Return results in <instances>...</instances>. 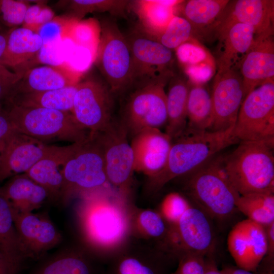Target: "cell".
<instances>
[{"label": "cell", "mask_w": 274, "mask_h": 274, "mask_svg": "<svg viewBox=\"0 0 274 274\" xmlns=\"http://www.w3.org/2000/svg\"><path fill=\"white\" fill-rule=\"evenodd\" d=\"M233 128L213 131L187 126L172 140L165 166L153 176L157 186H161L173 178L192 173L210 161L217 153L239 143Z\"/></svg>", "instance_id": "6da1fadb"}, {"label": "cell", "mask_w": 274, "mask_h": 274, "mask_svg": "<svg viewBox=\"0 0 274 274\" xmlns=\"http://www.w3.org/2000/svg\"><path fill=\"white\" fill-rule=\"evenodd\" d=\"M273 149L259 142L241 141L223 158V167L229 182L239 195L274 192Z\"/></svg>", "instance_id": "7a4b0ae2"}, {"label": "cell", "mask_w": 274, "mask_h": 274, "mask_svg": "<svg viewBox=\"0 0 274 274\" xmlns=\"http://www.w3.org/2000/svg\"><path fill=\"white\" fill-rule=\"evenodd\" d=\"M6 113L17 130L44 143L58 140L79 143L90 136V131L68 112L11 105Z\"/></svg>", "instance_id": "3957f363"}, {"label": "cell", "mask_w": 274, "mask_h": 274, "mask_svg": "<svg viewBox=\"0 0 274 274\" xmlns=\"http://www.w3.org/2000/svg\"><path fill=\"white\" fill-rule=\"evenodd\" d=\"M191 173L187 190L198 208L218 219L233 213L240 195L225 174L222 158L211 160Z\"/></svg>", "instance_id": "277c9868"}, {"label": "cell", "mask_w": 274, "mask_h": 274, "mask_svg": "<svg viewBox=\"0 0 274 274\" xmlns=\"http://www.w3.org/2000/svg\"><path fill=\"white\" fill-rule=\"evenodd\" d=\"M94 62L115 95L125 94L133 84V67L126 38L116 23L103 21Z\"/></svg>", "instance_id": "5b68a950"}, {"label": "cell", "mask_w": 274, "mask_h": 274, "mask_svg": "<svg viewBox=\"0 0 274 274\" xmlns=\"http://www.w3.org/2000/svg\"><path fill=\"white\" fill-rule=\"evenodd\" d=\"M171 77L135 86L126 92L129 93L118 119L125 127L129 138L145 128L159 129L166 125L167 115L164 87Z\"/></svg>", "instance_id": "8992f818"}, {"label": "cell", "mask_w": 274, "mask_h": 274, "mask_svg": "<svg viewBox=\"0 0 274 274\" xmlns=\"http://www.w3.org/2000/svg\"><path fill=\"white\" fill-rule=\"evenodd\" d=\"M63 184L59 200L66 202L76 192L102 186L108 180L102 149L90 134L84 142L76 144L62 169Z\"/></svg>", "instance_id": "52a82bcc"}, {"label": "cell", "mask_w": 274, "mask_h": 274, "mask_svg": "<svg viewBox=\"0 0 274 274\" xmlns=\"http://www.w3.org/2000/svg\"><path fill=\"white\" fill-rule=\"evenodd\" d=\"M240 141L274 147V80L267 81L244 98L233 128Z\"/></svg>", "instance_id": "ba28073f"}, {"label": "cell", "mask_w": 274, "mask_h": 274, "mask_svg": "<svg viewBox=\"0 0 274 274\" xmlns=\"http://www.w3.org/2000/svg\"><path fill=\"white\" fill-rule=\"evenodd\" d=\"M114 95L106 82L95 80L79 82L72 113L90 133L99 132L115 118Z\"/></svg>", "instance_id": "9c48e42d"}, {"label": "cell", "mask_w": 274, "mask_h": 274, "mask_svg": "<svg viewBox=\"0 0 274 274\" xmlns=\"http://www.w3.org/2000/svg\"><path fill=\"white\" fill-rule=\"evenodd\" d=\"M126 39L133 67L134 79L131 87L174 75L172 50L157 40L138 32L132 33Z\"/></svg>", "instance_id": "30bf717a"}, {"label": "cell", "mask_w": 274, "mask_h": 274, "mask_svg": "<svg viewBox=\"0 0 274 274\" xmlns=\"http://www.w3.org/2000/svg\"><path fill=\"white\" fill-rule=\"evenodd\" d=\"M90 134L102 149L108 180L117 186L125 185L134 171V157L124 126L115 117L103 130Z\"/></svg>", "instance_id": "8fae6325"}, {"label": "cell", "mask_w": 274, "mask_h": 274, "mask_svg": "<svg viewBox=\"0 0 274 274\" xmlns=\"http://www.w3.org/2000/svg\"><path fill=\"white\" fill-rule=\"evenodd\" d=\"M211 93L213 121L209 130L221 131L234 127L244 99L239 69L217 71Z\"/></svg>", "instance_id": "7c38bea8"}, {"label": "cell", "mask_w": 274, "mask_h": 274, "mask_svg": "<svg viewBox=\"0 0 274 274\" xmlns=\"http://www.w3.org/2000/svg\"><path fill=\"white\" fill-rule=\"evenodd\" d=\"M12 211L21 251L25 259L39 261L61 242V234L46 215Z\"/></svg>", "instance_id": "4fadbf2b"}, {"label": "cell", "mask_w": 274, "mask_h": 274, "mask_svg": "<svg viewBox=\"0 0 274 274\" xmlns=\"http://www.w3.org/2000/svg\"><path fill=\"white\" fill-rule=\"evenodd\" d=\"M227 245L238 267L255 272L267 252L265 227L248 219L242 220L229 232Z\"/></svg>", "instance_id": "5bb4252c"}, {"label": "cell", "mask_w": 274, "mask_h": 274, "mask_svg": "<svg viewBox=\"0 0 274 274\" xmlns=\"http://www.w3.org/2000/svg\"><path fill=\"white\" fill-rule=\"evenodd\" d=\"M55 147L47 145L15 128L0 158V183L26 173Z\"/></svg>", "instance_id": "9a60e30c"}, {"label": "cell", "mask_w": 274, "mask_h": 274, "mask_svg": "<svg viewBox=\"0 0 274 274\" xmlns=\"http://www.w3.org/2000/svg\"><path fill=\"white\" fill-rule=\"evenodd\" d=\"M239 71L243 79L244 98L252 90L274 78L273 29L256 35L242 60Z\"/></svg>", "instance_id": "2e32d148"}, {"label": "cell", "mask_w": 274, "mask_h": 274, "mask_svg": "<svg viewBox=\"0 0 274 274\" xmlns=\"http://www.w3.org/2000/svg\"><path fill=\"white\" fill-rule=\"evenodd\" d=\"M172 140L159 128H145L131 138L134 170L154 176L165 166Z\"/></svg>", "instance_id": "e0dca14e"}, {"label": "cell", "mask_w": 274, "mask_h": 274, "mask_svg": "<svg viewBox=\"0 0 274 274\" xmlns=\"http://www.w3.org/2000/svg\"><path fill=\"white\" fill-rule=\"evenodd\" d=\"M215 31L219 40L215 59L217 70L239 69L242 60L254 41L256 36L254 29L245 24L233 23Z\"/></svg>", "instance_id": "ac0fdd59"}, {"label": "cell", "mask_w": 274, "mask_h": 274, "mask_svg": "<svg viewBox=\"0 0 274 274\" xmlns=\"http://www.w3.org/2000/svg\"><path fill=\"white\" fill-rule=\"evenodd\" d=\"M274 1L237 0L229 1L217 20L214 29L233 23L252 27L256 35L273 27Z\"/></svg>", "instance_id": "d6986e66"}, {"label": "cell", "mask_w": 274, "mask_h": 274, "mask_svg": "<svg viewBox=\"0 0 274 274\" xmlns=\"http://www.w3.org/2000/svg\"><path fill=\"white\" fill-rule=\"evenodd\" d=\"M210 217L199 208L190 207L177 223V230L186 253L204 256L212 253L215 236Z\"/></svg>", "instance_id": "ffe728a7"}, {"label": "cell", "mask_w": 274, "mask_h": 274, "mask_svg": "<svg viewBox=\"0 0 274 274\" xmlns=\"http://www.w3.org/2000/svg\"><path fill=\"white\" fill-rule=\"evenodd\" d=\"M80 74L68 65H43L29 69L23 73L9 96L23 93L40 92L74 85L79 83Z\"/></svg>", "instance_id": "44dd1931"}, {"label": "cell", "mask_w": 274, "mask_h": 274, "mask_svg": "<svg viewBox=\"0 0 274 274\" xmlns=\"http://www.w3.org/2000/svg\"><path fill=\"white\" fill-rule=\"evenodd\" d=\"M76 144L63 147L56 146L51 152L24 173L44 188L49 194V198L60 199L63 184L62 167L75 149Z\"/></svg>", "instance_id": "7402d4cb"}, {"label": "cell", "mask_w": 274, "mask_h": 274, "mask_svg": "<svg viewBox=\"0 0 274 274\" xmlns=\"http://www.w3.org/2000/svg\"><path fill=\"white\" fill-rule=\"evenodd\" d=\"M175 50L178 62L189 83L204 85L216 74L215 59L195 37Z\"/></svg>", "instance_id": "603a6c76"}, {"label": "cell", "mask_w": 274, "mask_h": 274, "mask_svg": "<svg viewBox=\"0 0 274 274\" xmlns=\"http://www.w3.org/2000/svg\"><path fill=\"white\" fill-rule=\"evenodd\" d=\"M1 189L12 210L17 213L33 212L49 198L47 191L25 174L11 177Z\"/></svg>", "instance_id": "cb8c5ba5"}, {"label": "cell", "mask_w": 274, "mask_h": 274, "mask_svg": "<svg viewBox=\"0 0 274 274\" xmlns=\"http://www.w3.org/2000/svg\"><path fill=\"white\" fill-rule=\"evenodd\" d=\"M42 45V39L36 32L23 27L10 29L0 63L18 67L36 57Z\"/></svg>", "instance_id": "d4e9b609"}, {"label": "cell", "mask_w": 274, "mask_h": 274, "mask_svg": "<svg viewBox=\"0 0 274 274\" xmlns=\"http://www.w3.org/2000/svg\"><path fill=\"white\" fill-rule=\"evenodd\" d=\"M168 83L166 93L167 119L165 132L173 140L180 135L187 125V101L189 83L185 76L175 74Z\"/></svg>", "instance_id": "484cf974"}, {"label": "cell", "mask_w": 274, "mask_h": 274, "mask_svg": "<svg viewBox=\"0 0 274 274\" xmlns=\"http://www.w3.org/2000/svg\"><path fill=\"white\" fill-rule=\"evenodd\" d=\"M78 83L60 89L18 94L7 97L11 105L29 108H43L71 112Z\"/></svg>", "instance_id": "4316f807"}, {"label": "cell", "mask_w": 274, "mask_h": 274, "mask_svg": "<svg viewBox=\"0 0 274 274\" xmlns=\"http://www.w3.org/2000/svg\"><path fill=\"white\" fill-rule=\"evenodd\" d=\"M230 1L189 0L179 5L182 14L191 25L193 35L198 36L204 30L214 29L215 25Z\"/></svg>", "instance_id": "83f0119b"}, {"label": "cell", "mask_w": 274, "mask_h": 274, "mask_svg": "<svg viewBox=\"0 0 274 274\" xmlns=\"http://www.w3.org/2000/svg\"><path fill=\"white\" fill-rule=\"evenodd\" d=\"M0 252L17 273L26 260L20 249L12 208L0 187Z\"/></svg>", "instance_id": "f1b7e54d"}, {"label": "cell", "mask_w": 274, "mask_h": 274, "mask_svg": "<svg viewBox=\"0 0 274 274\" xmlns=\"http://www.w3.org/2000/svg\"><path fill=\"white\" fill-rule=\"evenodd\" d=\"M183 1H133L141 24L149 33L159 36L175 16V9Z\"/></svg>", "instance_id": "f546056e"}, {"label": "cell", "mask_w": 274, "mask_h": 274, "mask_svg": "<svg viewBox=\"0 0 274 274\" xmlns=\"http://www.w3.org/2000/svg\"><path fill=\"white\" fill-rule=\"evenodd\" d=\"M28 274H98L85 259L68 251H61L39 260Z\"/></svg>", "instance_id": "4dcf8cb0"}, {"label": "cell", "mask_w": 274, "mask_h": 274, "mask_svg": "<svg viewBox=\"0 0 274 274\" xmlns=\"http://www.w3.org/2000/svg\"><path fill=\"white\" fill-rule=\"evenodd\" d=\"M189 83L187 101V126L209 130L213 121L211 93L204 85Z\"/></svg>", "instance_id": "1f68e13d"}, {"label": "cell", "mask_w": 274, "mask_h": 274, "mask_svg": "<svg viewBox=\"0 0 274 274\" xmlns=\"http://www.w3.org/2000/svg\"><path fill=\"white\" fill-rule=\"evenodd\" d=\"M87 226L90 236L101 243L116 239L122 233L124 228L120 215L108 207L94 209L87 217Z\"/></svg>", "instance_id": "d6a6232c"}, {"label": "cell", "mask_w": 274, "mask_h": 274, "mask_svg": "<svg viewBox=\"0 0 274 274\" xmlns=\"http://www.w3.org/2000/svg\"><path fill=\"white\" fill-rule=\"evenodd\" d=\"M236 207L247 219L263 226L274 222L273 193H252L240 195Z\"/></svg>", "instance_id": "836d02e7"}, {"label": "cell", "mask_w": 274, "mask_h": 274, "mask_svg": "<svg viewBox=\"0 0 274 274\" xmlns=\"http://www.w3.org/2000/svg\"><path fill=\"white\" fill-rule=\"evenodd\" d=\"M100 36V26L92 18L77 20L71 18L63 40L68 39L77 46L89 50L95 58Z\"/></svg>", "instance_id": "e575fe53"}, {"label": "cell", "mask_w": 274, "mask_h": 274, "mask_svg": "<svg viewBox=\"0 0 274 274\" xmlns=\"http://www.w3.org/2000/svg\"><path fill=\"white\" fill-rule=\"evenodd\" d=\"M128 1L120 0H74L70 2L73 18L81 20L88 13L108 12L113 15L123 14Z\"/></svg>", "instance_id": "d590c367"}, {"label": "cell", "mask_w": 274, "mask_h": 274, "mask_svg": "<svg viewBox=\"0 0 274 274\" xmlns=\"http://www.w3.org/2000/svg\"><path fill=\"white\" fill-rule=\"evenodd\" d=\"M190 23L184 17L175 15L163 31L158 36V41L173 50H175L193 37Z\"/></svg>", "instance_id": "8d00e7d4"}, {"label": "cell", "mask_w": 274, "mask_h": 274, "mask_svg": "<svg viewBox=\"0 0 274 274\" xmlns=\"http://www.w3.org/2000/svg\"><path fill=\"white\" fill-rule=\"evenodd\" d=\"M29 5L22 1L0 0V25L10 29L23 24Z\"/></svg>", "instance_id": "74e56055"}, {"label": "cell", "mask_w": 274, "mask_h": 274, "mask_svg": "<svg viewBox=\"0 0 274 274\" xmlns=\"http://www.w3.org/2000/svg\"><path fill=\"white\" fill-rule=\"evenodd\" d=\"M54 18L53 10L43 4L29 6L25 13L22 27L38 32L40 28Z\"/></svg>", "instance_id": "f35d334b"}, {"label": "cell", "mask_w": 274, "mask_h": 274, "mask_svg": "<svg viewBox=\"0 0 274 274\" xmlns=\"http://www.w3.org/2000/svg\"><path fill=\"white\" fill-rule=\"evenodd\" d=\"M71 19L56 17L43 25L37 32L42 39L43 44L62 41Z\"/></svg>", "instance_id": "ab89813d"}, {"label": "cell", "mask_w": 274, "mask_h": 274, "mask_svg": "<svg viewBox=\"0 0 274 274\" xmlns=\"http://www.w3.org/2000/svg\"><path fill=\"white\" fill-rule=\"evenodd\" d=\"M112 272L111 274H163L159 266L147 264L134 258L124 259Z\"/></svg>", "instance_id": "60d3db41"}, {"label": "cell", "mask_w": 274, "mask_h": 274, "mask_svg": "<svg viewBox=\"0 0 274 274\" xmlns=\"http://www.w3.org/2000/svg\"><path fill=\"white\" fill-rule=\"evenodd\" d=\"M190 207L183 196L178 193H172L164 198L162 210L169 220L177 224L181 217Z\"/></svg>", "instance_id": "b9f144b4"}, {"label": "cell", "mask_w": 274, "mask_h": 274, "mask_svg": "<svg viewBox=\"0 0 274 274\" xmlns=\"http://www.w3.org/2000/svg\"><path fill=\"white\" fill-rule=\"evenodd\" d=\"M61 42L43 44L36 56L38 60L48 65H67L63 54Z\"/></svg>", "instance_id": "7bdbcfd3"}, {"label": "cell", "mask_w": 274, "mask_h": 274, "mask_svg": "<svg viewBox=\"0 0 274 274\" xmlns=\"http://www.w3.org/2000/svg\"><path fill=\"white\" fill-rule=\"evenodd\" d=\"M184 255L178 268L173 274H203L205 256L192 253H187Z\"/></svg>", "instance_id": "ee69618b"}, {"label": "cell", "mask_w": 274, "mask_h": 274, "mask_svg": "<svg viewBox=\"0 0 274 274\" xmlns=\"http://www.w3.org/2000/svg\"><path fill=\"white\" fill-rule=\"evenodd\" d=\"M140 220L146 231L152 236H159L165 231V225L162 219L154 212H143L140 215Z\"/></svg>", "instance_id": "f6af8a7d"}, {"label": "cell", "mask_w": 274, "mask_h": 274, "mask_svg": "<svg viewBox=\"0 0 274 274\" xmlns=\"http://www.w3.org/2000/svg\"><path fill=\"white\" fill-rule=\"evenodd\" d=\"M23 73L12 72L0 63V100L8 96L14 86L22 77Z\"/></svg>", "instance_id": "bcb514c9"}, {"label": "cell", "mask_w": 274, "mask_h": 274, "mask_svg": "<svg viewBox=\"0 0 274 274\" xmlns=\"http://www.w3.org/2000/svg\"><path fill=\"white\" fill-rule=\"evenodd\" d=\"M14 129L6 112L3 111L0 114V158Z\"/></svg>", "instance_id": "7dc6e473"}, {"label": "cell", "mask_w": 274, "mask_h": 274, "mask_svg": "<svg viewBox=\"0 0 274 274\" xmlns=\"http://www.w3.org/2000/svg\"><path fill=\"white\" fill-rule=\"evenodd\" d=\"M267 237V252L268 261L273 265L274 257V222L265 226Z\"/></svg>", "instance_id": "c3c4849f"}, {"label": "cell", "mask_w": 274, "mask_h": 274, "mask_svg": "<svg viewBox=\"0 0 274 274\" xmlns=\"http://www.w3.org/2000/svg\"><path fill=\"white\" fill-rule=\"evenodd\" d=\"M223 274H259L255 272L249 271L239 267H235L233 266H226L221 270ZM261 274H273L271 273L264 272Z\"/></svg>", "instance_id": "681fc988"}, {"label": "cell", "mask_w": 274, "mask_h": 274, "mask_svg": "<svg viewBox=\"0 0 274 274\" xmlns=\"http://www.w3.org/2000/svg\"><path fill=\"white\" fill-rule=\"evenodd\" d=\"M203 274H223L218 269L214 260L211 258L205 259V268Z\"/></svg>", "instance_id": "f907efd6"}, {"label": "cell", "mask_w": 274, "mask_h": 274, "mask_svg": "<svg viewBox=\"0 0 274 274\" xmlns=\"http://www.w3.org/2000/svg\"><path fill=\"white\" fill-rule=\"evenodd\" d=\"M0 274H17L1 252Z\"/></svg>", "instance_id": "816d5d0a"}, {"label": "cell", "mask_w": 274, "mask_h": 274, "mask_svg": "<svg viewBox=\"0 0 274 274\" xmlns=\"http://www.w3.org/2000/svg\"><path fill=\"white\" fill-rule=\"evenodd\" d=\"M8 31L0 25V59L6 48Z\"/></svg>", "instance_id": "f5cc1de1"}, {"label": "cell", "mask_w": 274, "mask_h": 274, "mask_svg": "<svg viewBox=\"0 0 274 274\" xmlns=\"http://www.w3.org/2000/svg\"><path fill=\"white\" fill-rule=\"evenodd\" d=\"M3 112V110H2V107H1V103H0V114Z\"/></svg>", "instance_id": "db71d44e"}]
</instances>
